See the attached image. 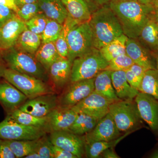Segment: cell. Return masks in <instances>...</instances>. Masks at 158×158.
Here are the masks:
<instances>
[{"mask_svg": "<svg viewBox=\"0 0 158 158\" xmlns=\"http://www.w3.org/2000/svg\"><path fill=\"white\" fill-rule=\"evenodd\" d=\"M109 6L118 18L123 34L136 39L155 12L153 5H144L137 0L111 1Z\"/></svg>", "mask_w": 158, "mask_h": 158, "instance_id": "cell-1", "label": "cell"}, {"mask_svg": "<svg viewBox=\"0 0 158 158\" xmlns=\"http://www.w3.org/2000/svg\"><path fill=\"white\" fill-rule=\"evenodd\" d=\"M89 23L94 47L98 50L123 34L120 22L109 5H105L95 11Z\"/></svg>", "mask_w": 158, "mask_h": 158, "instance_id": "cell-2", "label": "cell"}, {"mask_svg": "<svg viewBox=\"0 0 158 158\" xmlns=\"http://www.w3.org/2000/svg\"><path fill=\"white\" fill-rule=\"evenodd\" d=\"M2 56L7 68L48 83V72L36 59L34 55L28 53L14 47L2 51Z\"/></svg>", "mask_w": 158, "mask_h": 158, "instance_id": "cell-3", "label": "cell"}, {"mask_svg": "<svg viewBox=\"0 0 158 158\" xmlns=\"http://www.w3.org/2000/svg\"><path fill=\"white\" fill-rule=\"evenodd\" d=\"M109 113L121 133H131L144 127L135 99L120 100L111 103Z\"/></svg>", "mask_w": 158, "mask_h": 158, "instance_id": "cell-4", "label": "cell"}, {"mask_svg": "<svg viewBox=\"0 0 158 158\" xmlns=\"http://www.w3.org/2000/svg\"><path fill=\"white\" fill-rule=\"evenodd\" d=\"M109 62L104 58L100 50L95 48L90 52L73 60L70 82L94 78L100 72L106 69Z\"/></svg>", "mask_w": 158, "mask_h": 158, "instance_id": "cell-5", "label": "cell"}, {"mask_svg": "<svg viewBox=\"0 0 158 158\" xmlns=\"http://www.w3.org/2000/svg\"><path fill=\"white\" fill-rule=\"evenodd\" d=\"M3 78L22 92L28 99L56 92L48 82L9 68L5 70Z\"/></svg>", "mask_w": 158, "mask_h": 158, "instance_id": "cell-6", "label": "cell"}, {"mask_svg": "<svg viewBox=\"0 0 158 158\" xmlns=\"http://www.w3.org/2000/svg\"><path fill=\"white\" fill-rule=\"evenodd\" d=\"M67 43V58L72 62L94 48L93 34L89 21L80 23L74 27L69 33Z\"/></svg>", "mask_w": 158, "mask_h": 158, "instance_id": "cell-7", "label": "cell"}, {"mask_svg": "<svg viewBox=\"0 0 158 158\" xmlns=\"http://www.w3.org/2000/svg\"><path fill=\"white\" fill-rule=\"evenodd\" d=\"M48 134L45 129L21 124L9 115L0 123V139L2 140H36Z\"/></svg>", "mask_w": 158, "mask_h": 158, "instance_id": "cell-8", "label": "cell"}, {"mask_svg": "<svg viewBox=\"0 0 158 158\" xmlns=\"http://www.w3.org/2000/svg\"><path fill=\"white\" fill-rule=\"evenodd\" d=\"M94 78L71 83L59 95V107L71 108L86 98L94 91Z\"/></svg>", "mask_w": 158, "mask_h": 158, "instance_id": "cell-9", "label": "cell"}, {"mask_svg": "<svg viewBox=\"0 0 158 158\" xmlns=\"http://www.w3.org/2000/svg\"><path fill=\"white\" fill-rule=\"evenodd\" d=\"M59 107V95L55 92L28 99L19 109L36 117H46Z\"/></svg>", "mask_w": 158, "mask_h": 158, "instance_id": "cell-10", "label": "cell"}, {"mask_svg": "<svg viewBox=\"0 0 158 158\" xmlns=\"http://www.w3.org/2000/svg\"><path fill=\"white\" fill-rule=\"evenodd\" d=\"M52 144L75 155L78 158L85 156V144L81 136L69 130L54 131L48 133Z\"/></svg>", "mask_w": 158, "mask_h": 158, "instance_id": "cell-11", "label": "cell"}, {"mask_svg": "<svg viewBox=\"0 0 158 158\" xmlns=\"http://www.w3.org/2000/svg\"><path fill=\"white\" fill-rule=\"evenodd\" d=\"M111 103L104 97L94 91L71 108L78 113H84L100 119L109 113Z\"/></svg>", "mask_w": 158, "mask_h": 158, "instance_id": "cell-12", "label": "cell"}, {"mask_svg": "<svg viewBox=\"0 0 158 158\" xmlns=\"http://www.w3.org/2000/svg\"><path fill=\"white\" fill-rule=\"evenodd\" d=\"M122 133L118 130L113 117L108 113L99 119L92 131L81 136L84 143L111 141L119 138Z\"/></svg>", "mask_w": 158, "mask_h": 158, "instance_id": "cell-13", "label": "cell"}, {"mask_svg": "<svg viewBox=\"0 0 158 158\" xmlns=\"http://www.w3.org/2000/svg\"><path fill=\"white\" fill-rule=\"evenodd\" d=\"M135 100L141 118L158 136V100L141 92L138 93Z\"/></svg>", "mask_w": 158, "mask_h": 158, "instance_id": "cell-14", "label": "cell"}, {"mask_svg": "<svg viewBox=\"0 0 158 158\" xmlns=\"http://www.w3.org/2000/svg\"><path fill=\"white\" fill-rule=\"evenodd\" d=\"M72 63L68 58L60 57L49 69V81L56 92L63 90L70 82Z\"/></svg>", "mask_w": 158, "mask_h": 158, "instance_id": "cell-15", "label": "cell"}, {"mask_svg": "<svg viewBox=\"0 0 158 158\" xmlns=\"http://www.w3.org/2000/svg\"><path fill=\"white\" fill-rule=\"evenodd\" d=\"M27 28L25 22L17 15L0 27V51L15 46L19 35Z\"/></svg>", "mask_w": 158, "mask_h": 158, "instance_id": "cell-16", "label": "cell"}, {"mask_svg": "<svg viewBox=\"0 0 158 158\" xmlns=\"http://www.w3.org/2000/svg\"><path fill=\"white\" fill-rule=\"evenodd\" d=\"M27 99L25 94L6 80L0 82V103L8 114L19 109Z\"/></svg>", "mask_w": 158, "mask_h": 158, "instance_id": "cell-17", "label": "cell"}, {"mask_svg": "<svg viewBox=\"0 0 158 158\" xmlns=\"http://www.w3.org/2000/svg\"><path fill=\"white\" fill-rule=\"evenodd\" d=\"M78 114L72 108H56L46 117L48 120L50 132L69 129Z\"/></svg>", "mask_w": 158, "mask_h": 158, "instance_id": "cell-18", "label": "cell"}, {"mask_svg": "<svg viewBox=\"0 0 158 158\" xmlns=\"http://www.w3.org/2000/svg\"><path fill=\"white\" fill-rule=\"evenodd\" d=\"M126 53L134 63L148 70L156 69V63L147 51L135 39L128 38L126 43Z\"/></svg>", "mask_w": 158, "mask_h": 158, "instance_id": "cell-19", "label": "cell"}, {"mask_svg": "<svg viewBox=\"0 0 158 158\" xmlns=\"http://www.w3.org/2000/svg\"><path fill=\"white\" fill-rule=\"evenodd\" d=\"M111 79L116 96L120 100L135 99L139 92L129 84L125 71H111Z\"/></svg>", "mask_w": 158, "mask_h": 158, "instance_id": "cell-20", "label": "cell"}, {"mask_svg": "<svg viewBox=\"0 0 158 158\" xmlns=\"http://www.w3.org/2000/svg\"><path fill=\"white\" fill-rule=\"evenodd\" d=\"M37 3L42 13L49 19L63 24L68 12L61 0H38Z\"/></svg>", "mask_w": 158, "mask_h": 158, "instance_id": "cell-21", "label": "cell"}, {"mask_svg": "<svg viewBox=\"0 0 158 158\" xmlns=\"http://www.w3.org/2000/svg\"><path fill=\"white\" fill-rule=\"evenodd\" d=\"M111 73V71L105 69L94 77V91L113 102L120 99L116 96L113 88Z\"/></svg>", "mask_w": 158, "mask_h": 158, "instance_id": "cell-22", "label": "cell"}, {"mask_svg": "<svg viewBox=\"0 0 158 158\" xmlns=\"http://www.w3.org/2000/svg\"><path fill=\"white\" fill-rule=\"evenodd\" d=\"M68 14L79 23L89 21L91 19L89 7L85 0H61Z\"/></svg>", "mask_w": 158, "mask_h": 158, "instance_id": "cell-23", "label": "cell"}, {"mask_svg": "<svg viewBox=\"0 0 158 158\" xmlns=\"http://www.w3.org/2000/svg\"><path fill=\"white\" fill-rule=\"evenodd\" d=\"M42 44L41 35L26 28L19 35L15 47L26 52L34 55Z\"/></svg>", "mask_w": 158, "mask_h": 158, "instance_id": "cell-24", "label": "cell"}, {"mask_svg": "<svg viewBox=\"0 0 158 158\" xmlns=\"http://www.w3.org/2000/svg\"><path fill=\"white\" fill-rule=\"evenodd\" d=\"M34 56L48 72L51 65L60 57L55 42L41 44Z\"/></svg>", "mask_w": 158, "mask_h": 158, "instance_id": "cell-25", "label": "cell"}, {"mask_svg": "<svg viewBox=\"0 0 158 158\" xmlns=\"http://www.w3.org/2000/svg\"><path fill=\"white\" fill-rule=\"evenodd\" d=\"M131 133H124L119 138L111 141H95L90 143H84L85 156L86 157L89 158L101 157L102 153L104 151L109 148L115 147L123 138Z\"/></svg>", "mask_w": 158, "mask_h": 158, "instance_id": "cell-26", "label": "cell"}, {"mask_svg": "<svg viewBox=\"0 0 158 158\" xmlns=\"http://www.w3.org/2000/svg\"><path fill=\"white\" fill-rule=\"evenodd\" d=\"M8 115L11 118L21 124L28 126L35 127L41 128L47 130L49 133L48 129V120L47 117H36L19 109H16Z\"/></svg>", "mask_w": 158, "mask_h": 158, "instance_id": "cell-27", "label": "cell"}, {"mask_svg": "<svg viewBox=\"0 0 158 158\" xmlns=\"http://www.w3.org/2000/svg\"><path fill=\"white\" fill-rule=\"evenodd\" d=\"M80 23L72 18L69 15L62 24V29L58 39L55 41L56 48L59 56L62 58H67L68 56L69 50L67 43V37L69 31L72 29Z\"/></svg>", "mask_w": 158, "mask_h": 158, "instance_id": "cell-28", "label": "cell"}, {"mask_svg": "<svg viewBox=\"0 0 158 158\" xmlns=\"http://www.w3.org/2000/svg\"><path fill=\"white\" fill-rule=\"evenodd\" d=\"M128 37L123 34L100 49L103 56L108 62L119 55L126 53V43Z\"/></svg>", "mask_w": 158, "mask_h": 158, "instance_id": "cell-29", "label": "cell"}, {"mask_svg": "<svg viewBox=\"0 0 158 158\" xmlns=\"http://www.w3.org/2000/svg\"><path fill=\"white\" fill-rule=\"evenodd\" d=\"M99 120V119L87 114L78 113L69 130L77 135L83 136L92 131Z\"/></svg>", "mask_w": 158, "mask_h": 158, "instance_id": "cell-30", "label": "cell"}, {"mask_svg": "<svg viewBox=\"0 0 158 158\" xmlns=\"http://www.w3.org/2000/svg\"><path fill=\"white\" fill-rule=\"evenodd\" d=\"M40 138L33 140H5L15 157L24 158L31 153L36 151Z\"/></svg>", "mask_w": 158, "mask_h": 158, "instance_id": "cell-31", "label": "cell"}, {"mask_svg": "<svg viewBox=\"0 0 158 158\" xmlns=\"http://www.w3.org/2000/svg\"><path fill=\"white\" fill-rule=\"evenodd\" d=\"M139 92L147 94L158 100V70L148 69L141 81Z\"/></svg>", "mask_w": 158, "mask_h": 158, "instance_id": "cell-32", "label": "cell"}, {"mask_svg": "<svg viewBox=\"0 0 158 158\" xmlns=\"http://www.w3.org/2000/svg\"><path fill=\"white\" fill-rule=\"evenodd\" d=\"M140 36L150 47L158 49V22L155 16H152L146 23Z\"/></svg>", "mask_w": 158, "mask_h": 158, "instance_id": "cell-33", "label": "cell"}, {"mask_svg": "<svg viewBox=\"0 0 158 158\" xmlns=\"http://www.w3.org/2000/svg\"><path fill=\"white\" fill-rule=\"evenodd\" d=\"M147 70L141 65L134 63L129 69L125 71L126 76L129 84L133 88L139 90L141 81Z\"/></svg>", "mask_w": 158, "mask_h": 158, "instance_id": "cell-34", "label": "cell"}, {"mask_svg": "<svg viewBox=\"0 0 158 158\" xmlns=\"http://www.w3.org/2000/svg\"><path fill=\"white\" fill-rule=\"evenodd\" d=\"M62 29V24L54 20L49 19L41 35L42 43L56 41L59 37Z\"/></svg>", "mask_w": 158, "mask_h": 158, "instance_id": "cell-35", "label": "cell"}, {"mask_svg": "<svg viewBox=\"0 0 158 158\" xmlns=\"http://www.w3.org/2000/svg\"><path fill=\"white\" fill-rule=\"evenodd\" d=\"M49 19L42 12L38 13L25 24L27 28L35 34L41 35L45 29Z\"/></svg>", "mask_w": 158, "mask_h": 158, "instance_id": "cell-36", "label": "cell"}, {"mask_svg": "<svg viewBox=\"0 0 158 158\" xmlns=\"http://www.w3.org/2000/svg\"><path fill=\"white\" fill-rule=\"evenodd\" d=\"M134 63L133 60L126 53L122 54L109 62V65L106 69L111 71H126Z\"/></svg>", "mask_w": 158, "mask_h": 158, "instance_id": "cell-37", "label": "cell"}, {"mask_svg": "<svg viewBox=\"0 0 158 158\" xmlns=\"http://www.w3.org/2000/svg\"><path fill=\"white\" fill-rule=\"evenodd\" d=\"M42 12L38 3L27 4L18 8L16 15L25 22L27 21L36 15Z\"/></svg>", "mask_w": 158, "mask_h": 158, "instance_id": "cell-38", "label": "cell"}, {"mask_svg": "<svg viewBox=\"0 0 158 158\" xmlns=\"http://www.w3.org/2000/svg\"><path fill=\"white\" fill-rule=\"evenodd\" d=\"M53 144L50 140L48 134L40 138L39 144L36 152L40 158H54L53 153Z\"/></svg>", "mask_w": 158, "mask_h": 158, "instance_id": "cell-39", "label": "cell"}, {"mask_svg": "<svg viewBox=\"0 0 158 158\" xmlns=\"http://www.w3.org/2000/svg\"><path fill=\"white\" fill-rule=\"evenodd\" d=\"M16 15V12L11 8L0 4V27Z\"/></svg>", "mask_w": 158, "mask_h": 158, "instance_id": "cell-40", "label": "cell"}, {"mask_svg": "<svg viewBox=\"0 0 158 158\" xmlns=\"http://www.w3.org/2000/svg\"><path fill=\"white\" fill-rule=\"evenodd\" d=\"M53 153L54 158H78L75 155L61 148L57 147L53 144Z\"/></svg>", "mask_w": 158, "mask_h": 158, "instance_id": "cell-41", "label": "cell"}, {"mask_svg": "<svg viewBox=\"0 0 158 158\" xmlns=\"http://www.w3.org/2000/svg\"><path fill=\"white\" fill-rule=\"evenodd\" d=\"M15 158V156L5 140L0 139V158Z\"/></svg>", "mask_w": 158, "mask_h": 158, "instance_id": "cell-42", "label": "cell"}, {"mask_svg": "<svg viewBox=\"0 0 158 158\" xmlns=\"http://www.w3.org/2000/svg\"><path fill=\"white\" fill-rule=\"evenodd\" d=\"M102 157L105 158H119L120 157L116 154L113 149V148H109L102 153Z\"/></svg>", "mask_w": 158, "mask_h": 158, "instance_id": "cell-43", "label": "cell"}, {"mask_svg": "<svg viewBox=\"0 0 158 158\" xmlns=\"http://www.w3.org/2000/svg\"><path fill=\"white\" fill-rule=\"evenodd\" d=\"M38 0H15V3L18 8L23 5L37 2Z\"/></svg>", "mask_w": 158, "mask_h": 158, "instance_id": "cell-44", "label": "cell"}, {"mask_svg": "<svg viewBox=\"0 0 158 158\" xmlns=\"http://www.w3.org/2000/svg\"><path fill=\"white\" fill-rule=\"evenodd\" d=\"M0 4L8 6L14 10L15 12L17 11L18 8L15 4H12L9 0H0Z\"/></svg>", "mask_w": 158, "mask_h": 158, "instance_id": "cell-45", "label": "cell"}, {"mask_svg": "<svg viewBox=\"0 0 158 158\" xmlns=\"http://www.w3.org/2000/svg\"><path fill=\"white\" fill-rule=\"evenodd\" d=\"M7 68L6 63L3 61L2 59L0 58V78L3 77L5 70Z\"/></svg>", "mask_w": 158, "mask_h": 158, "instance_id": "cell-46", "label": "cell"}, {"mask_svg": "<svg viewBox=\"0 0 158 158\" xmlns=\"http://www.w3.org/2000/svg\"><path fill=\"white\" fill-rule=\"evenodd\" d=\"M99 5H105L109 2L110 0H88Z\"/></svg>", "mask_w": 158, "mask_h": 158, "instance_id": "cell-47", "label": "cell"}, {"mask_svg": "<svg viewBox=\"0 0 158 158\" xmlns=\"http://www.w3.org/2000/svg\"><path fill=\"white\" fill-rule=\"evenodd\" d=\"M25 158H40V156L36 151L33 152L29 154L25 157Z\"/></svg>", "mask_w": 158, "mask_h": 158, "instance_id": "cell-48", "label": "cell"}, {"mask_svg": "<svg viewBox=\"0 0 158 158\" xmlns=\"http://www.w3.org/2000/svg\"><path fill=\"white\" fill-rule=\"evenodd\" d=\"M139 2L144 5H153L156 0H137Z\"/></svg>", "mask_w": 158, "mask_h": 158, "instance_id": "cell-49", "label": "cell"}, {"mask_svg": "<svg viewBox=\"0 0 158 158\" xmlns=\"http://www.w3.org/2000/svg\"><path fill=\"white\" fill-rule=\"evenodd\" d=\"M150 158H158V148L156 149L152 153L151 155L150 156Z\"/></svg>", "mask_w": 158, "mask_h": 158, "instance_id": "cell-50", "label": "cell"}, {"mask_svg": "<svg viewBox=\"0 0 158 158\" xmlns=\"http://www.w3.org/2000/svg\"><path fill=\"white\" fill-rule=\"evenodd\" d=\"M155 7V18L157 21L158 22V6H154Z\"/></svg>", "mask_w": 158, "mask_h": 158, "instance_id": "cell-51", "label": "cell"}, {"mask_svg": "<svg viewBox=\"0 0 158 158\" xmlns=\"http://www.w3.org/2000/svg\"><path fill=\"white\" fill-rule=\"evenodd\" d=\"M156 67L158 70V56L156 58Z\"/></svg>", "mask_w": 158, "mask_h": 158, "instance_id": "cell-52", "label": "cell"}, {"mask_svg": "<svg viewBox=\"0 0 158 158\" xmlns=\"http://www.w3.org/2000/svg\"><path fill=\"white\" fill-rule=\"evenodd\" d=\"M153 6H158V0H156L153 3Z\"/></svg>", "mask_w": 158, "mask_h": 158, "instance_id": "cell-53", "label": "cell"}, {"mask_svg": "<svg viewBox=\"0 0 158 158\" xmlns=\"http://www.w3.org/2000/svg\"><path fill=\"white\" fill-rule=\"evenodd\" d=\"M11 3H12V4H15V0H9Z\"/></svg>", "mask_w": 158, "mask_h": 158, "instance_id": "cell-54", "label": "cell"}, {"mask_svg": "<svg viewBox=\"0 0 158 158\" xmlns=\"http://www.w3.org/2000/svg\"><path fill=\"white\" fill-rule=\"evenodd\" d=\"M2 58V52H1V51H0V58Z\"/></svg>", "mask_w": 158, "mask_h": 158, "instance_id": "cell-55", "label": "cell"}, {"mask_svg": "<svg viewBox=\"0 0 158 158\" xmlns=\"http://www.w3.org/2000/svg\"><path fill=\"white\" fill-rule=\"evenodd\" d=\"M110 1H119V0H110Z\"/></svg>", "mask_w": 158, "mask_h": 158, "instance_id": "cell-56", "label": "cell"}, {"mask_svg": "<svg viewBox=\"0 0 158 158\" xmlns=\"http://www.w3.org/2000/svg\"></svg>", "mask_w": 158, "mask_h": 158, "instance_id": "cell-57", "label": "cell"}]
</instances>
